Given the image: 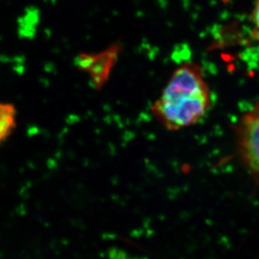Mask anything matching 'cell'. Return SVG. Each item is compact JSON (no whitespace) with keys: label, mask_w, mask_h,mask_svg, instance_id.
Listing matches in <instances>:
<instances>
[{"label":"cell","mask_w":259,"mask_h":259,"mask_svg":"<svg viewBox=\"0 0 259 259\" xmlns=\"http://www.w3.org/2000/svg\"><path fill=\"white\" fill-rule=\"evenodd\" d=\"M210 107L211 94L202 68L188 62L174 71L151 113L164 128L177 131L200 122Z\"/></svg>","instance_id":"cell-1"},{"label":"cell","mask_w":259,"mask_h":259,"mask_svg":"<svg viewBox=\"0 0 259 259\" xmlns=\"http://www.w3.org/2000/svg\"><path fill=\"white\" fill-rule=\"evenodd\" d=\"M236 143L242 164L259 184V102L237 123Z\"/></svg>","instance_id":"cell-2"},{"label":"cell","mask_w":259,"mask_h":259,"mask_svg":"<svg viewBox=\"0 0 259 259\" xmlns=\"http://www.w3.org/2000/svg\"><path fill=\"white\" fill-rule=\"evenodd\" d=\"M121 49L122 46L117 42L103 52L80 53L75 59V65L80 71L87 72L93 87L100 90L108 81L117 63Z\"/></svg>","instance_id":"cell-3"},{"label":"cell","mask_w":259,"mask_h":259,"mask_svg":"<svg viewBox=\"0 0 259 259\" xmlns=\"http://www.w3.org/2000/svg\"><path fill=\"white\" fill-rule=\"evenodd\" d=\"M17 126V110L10 103H0V145L11 136Z\"/></svg>","instance_id":"cell-4"},{"label":"cell","mask_w":259,"mask_h":259,"mask_svg":"<svg viewBox=\"0 0 259 259\" xmlns=\"http://www.w3.org/2000/svg\"><path fill=\"white\" fill-rule=\"evenodd\" d=\"M252 22L254 25L255 30L259 34V0L255 3L254 10L252 12Z\"/></svg>","instance_id":"cell-5"}]
</instances>
